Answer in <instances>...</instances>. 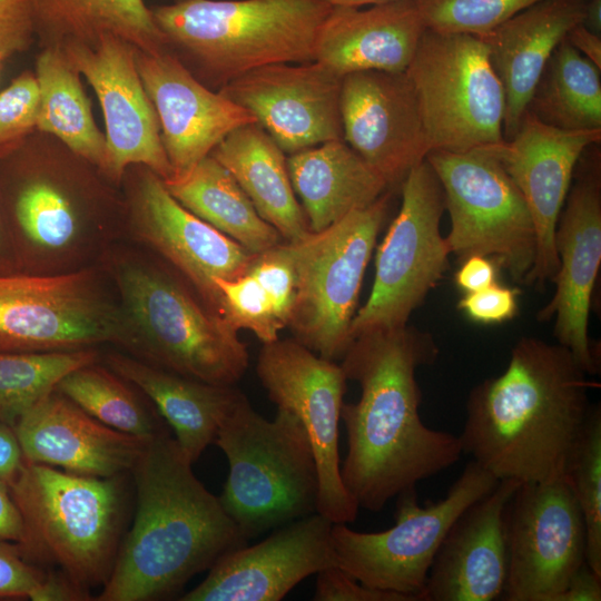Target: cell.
<instances>
[{"mask_svg": "<svg viewBox=\"0 0 601 601\" xmlns=\"http://www.w3.org/2000/svg\"><path fill=\"white\" fill-rule=\"evenodd\" d=\"M114 276L121 297L127 346L142 361L217 385H236L249 354L238 331L185 279L142 262L122 260Z\"/></svg>", "mask_w": 601, "mask_h": 601, "instance_id": "cell-5", "label": "cell"}, {"mask_svg": "<svg viewBox=\"0 0 601 601\" xmlns=\"http://www.w3.org/2000/svg\"><path fill=\"white\" fill-rule=\"evenodd\" d=\"M333 522L314 512L263 541L220 558L181 601H278L312 574L336 565Z\"/></svg>", "mask_w": 601, "mask_h": 601, "instance_id": "cell-21", "label": "cell"}, {"mask_svg": "<svg viewBox=\"0 0 601 601\" xmlns=\"http://www.w3.org/2000/svg\"><path fill=\"white\" fill-rule=\"evenodd\" d=\"M425 28L416 0L364 9L334 6L316 38L314 61L341 77L367 70L403 72Z\"/></svg>", "mask_w": 601, "mask_h": 601, "instance_id": "cell-26", "label": "cell"}, {"mask_svg": "<svg viewBox=\"0 0 601 601\" xmlns=\"http://www.w3.org/2000/svg\"><path fill=\"white\" fill-rule=\"evenodd\" d=\"M168 1H169L168 3H177V2L188 1V0H168Z\"/></svg>", "mask_w": 601, "mask_h": 601, "instance_id": "cell-55", "label": "cell"}, {"mask_svg": "<svg viewBox=\"0 0 601 601\" xmlns=\"http://www.w3.org/2000/svg\"><path fill=\"white\" fill-rule=\"evenodd\" d=\"M0 200L21 272L37 273L48 255L67 253L81 238L69 197L33 175L18 149L0 159Z\"/></svg>", "mask_w": 601, "mask_h": 601, "instance_id": "cell-28", "label": "cell"}, {"mask_svg": "<svg viewBox=\"0 0 601 601\" xmlns=\"http://www.w3.org/2000/svg\"><path fill=\"white\" fill-rule=\"evenodd\" d=\"M257 376L277 407L294 413L311 442L318 474L316 512L333 523L355 521L358 505L341 476V411L347 378L341 365L294 338L263 345Z\"/></svg>", "mask_w": 601, "mask_h": 601, "instance_id": "cell-14", "label": "cell"}, {"mask_svg": "<svg viewBox=\"0 0 601 601\" xmlns=\"http://www.w3.org/2000/svg\"><path fill=\"white\" fill-rule=\"evenodd\" d=\"M565 39L583 57L601 69V36L590 31L581 23L574 27Z\"/></svg>", "mask_w": 601, "mask_h": 601, "instance_id": "cell-51", "label": "cell"}, {"mask_svg": "<svg viewBox=\"0 0 601 601\" xmlns=\"http://www.w3.org/2000/svg\"><path fill=\"white\" fill-rule=\"evenodd\" d=\"M136 62L158 116L170 179L188 174L234 129L257 122L249 111L198 80L169 49L136 50Z\"/></svg>", "mask_w": 601, "mask_h": 601, "instance_id": "cell-23", "label": "cell"}, {"mask_svg": "<svg viewBox=\"0 0 601 601\" xmlns=\"http://www.w3.org/2000/svg\"><path fill=\"white\" fill-rule=\"evenodd\" d=\"M19 270V265L7 228L0 200V273H11Z\"/></svg>", "mask_w": 601, "mask_h": 601, "instance_id": "cell-52", "label": "cell"}, {"mask_svg": "<svg viewBox=\"0 0 601 601\" xmlns=\"http://www.w3.org/2000/svg\"><path fill=\"white\" fill-rule=\"evenodd\" d=\"M287 168L313 233L370 206L390 188L344 139L290 154Z\"/></svg>", "mask_w": 601, "mask_h": 601, "instance_id": "cell-30", "label": "cell"}, {"mask_svg": "<svg viewBox=\"0 0 601 601\" xmlns=\"http://www.w3.org/2000/svg\"><path fill=\"white\" fill-rule=\"evenodd\" d=\"M127 341L121 308L91 272L0 273V351H73Z\"/></svg>", "mask_w": 601, "mask_h": 601, "instance_id": "cell-13", "label": "cell"}, {"mask_svg": "<svg viewBox=\"0 0 601 601\" xmlns=\"http://www.w3.org/2000/svg\"><path fill=\"white\" fill-rule=\"evenodd\" d=\"M164 184L181 206L254 255L284 240L259 216L233 175L211 155L185 176Z\"/></svg>", "mask_w": 601, "mask_h": 601, "instance_id": "cell-33", "label": "cell"}, {"mask_svg": "<svg viewBox=\"0 0 601 601\" xmlns=\"http://www.w3.org/2000/svg\"><path fill=\"white\" fill-rule=\"evenodd\" d=\"M388 196L292 243L297 292L287 327L294 339L323 358H342L352 343L349 328Z\"/></svg>", "mask_w": 601, "mask_h": 601, "instance_id": "cell-9", "label": "cell"}, {"mask_svg": "<svg viewBox=\"0 0 601 601\" xmlns=\"http://www.w3.org/2000/svg\"><path fill=\"white\" fill-rule=\"evenodd\" d=\"M520 484L500 480L461 513L435 555L420 601L502 598L508 575L505 513Z\"/></svg>", "mask_w": 601, "mask_h": 601, "instance_id": "cell-24", "label": "cell"}, {"mask_svg": "<svg viewBox=\"0 0 601 601\" xmlns=\"http://www.w3.org/2000/svg\"><path fill=\"white\" fill-rule=\"evenodd\" d=\"M585 1L541 0L477 36L504 90V139L515 134L553 50L582 23Z\"/></svg>", "mask_w": 601, "mask_h": 601, "instance_id": "cell-27", "label": "cell"}, {"mask_svg": "<svg viewBox=\"0 0 601 601\" xmlns=\"http://www.w3.org/2000/svg\"><path fill=\"white\" fill-rule=\"evenodd\" d=\"M339 105L344 141L390 187L401 185L431 151L416 95L405 71L345 75Z\"/></svg>", "mask_w": 601, "mask_h": 601, "instance_id": "cell-20", "label": "cell"}, {"mask_svg": "<svg viewBox=\"0 0 601 601\" xmlns=\"http://www.w3.org/2000/svg\"><path fill=\"white\" fill-rule=\"evenodd\" d=\"M37 129L58 137L71 151L102 170L106 137L92 117L80 73L62 48L45 47L36 61Z\"/></svg>", "mask_w": 601, "mask_h": 601, "instance_id": "cell-34", "label": "cell"}, {"mask_svg": "<svg viewBox=\"0 0 601 601\" xmlns=\"http://www.w3.org/2000/svg\"><path fill=\"white\" fill-rule=\"evenodd\" d=\"M405 72L431 151L463 152L504 140V90L480 37L425 28Z\"/></svg>", "mask_w": 601, "mask_h": 601, "instance_id": "cell-8", "label": "cell"}, {"mask_svg": "<svg viewBox=\"0 0 601 601\" xmlns=\"http://www.w3.org/2000/svg\"><path fill=\"white\" fill-rule=\"evenodd\" d=\"M518 288L499 282L477 292L464 294L457 303L471 321L480 324H500L512 319L519 309Z\"/></svg>", "mask_w": 601, "mask_h": 601, "instance_id": "cell-43", "label": "cell"}, {"mask_svg": "<svg viewBox=\"0 0 601 601\" xmlns=\"http://www.w3.org/2000/svg\"><path fill=\"white\" fill-rule=\"evenodd\" d=\"M65 55L96 92L106 125L102 171L120 180L130 165H141L164 181L173 177L155 107L140 79L136 48L115 36L95 43H63Z\"/></svg>", "mask_w": 601, "mask_h": 601, "instance_id": "cell-16", "label": "cell"}, {"mask_svg": "<svg viewBox=\"0 0 601 601\" xmlns=\"http://www.w3.org/2000/svg\"><path fill=\"white\" fill-rule=\"evenodd\" d=\"M56 390L99 422L122 433L150 440L166 430L121 376L96 362L69 372Z\"/></svg>", "mask_w": 601, "mask_h": 601, "instance_id": "cell-36", "label": "cell"}, {"mask_svg": "<svg viewBox=\"0 0 601 601\" xmlns=\"http://www.w3.org/2000/svg\"><path fill=\"white\" fill-rule=\"evenodd\" d=\"M342 79L317 61L274 63L253 69L217 91L249 111L290 155L343 139Z\"/></svg>", "mask_w": 601, "mask_h": 601, "instance_id": "cell-18", "label": "cell"}, {"mask_svg": "<svg viewBox=\"0 0 601 601\" xmlns=\"http://www.w3.org/2000/svg\"><path fill=\"white\" fill-rule=\"evenodd\" d=\"M502 600L554 601L585 563L584 520L566 476L521 483L505 513Z\"/></svg>", "mask_w": 601, "mask_h": 601, "instance_id": "cell-15", "label": "cell"}, {"mask_svg": "<svg viewBox=\"0 0 601 601\" xmlns=\"http://www.w3.org/2000/svg\"><path fill=\"white\" fill-rule=\"evenodd\" d=\"M93 348L56 352L0 351V421L14 427L69 372L95 363Z\"/></svg>", "mask_w": 601, "mask_h": 601, "instance_id": "cell-37", "label": "cell"}, {"mask_svg": "<svg viewBox=\"0 0 601 601\" xmlns=\"http://www.w3.org/2000/svg\"><path fill=\"white\" fill-rule=\"evenodd\" d=\"M191 465L167 428L147 441L131 470L134 522L97 600L170 599L193 577L247 544Z\"/></svg>", "mask_w": 601, "mask_h": 601, "instance_id": "cell-3", "label": "cell"}, {"mask_svg": "<svg viewBox=\"0 0 601 601\" xmlns=\"http://www.w3.org/2000/svg\"><path fill=\"white\" fill-rule=\"evenodd\" d=\"M333 8L322 0H188L150 9L168 49L217 91L259 67L314 61Z\"/></svg>", "mask_w": 601, "mask_h": 601, "instance_id": "cell-4", "label": "cell"}, {"mask_svg": "<svg viewBox=\"0 0 601 601\" xmlns=\"http://www.w3.org/2000/svg\"><path fill=\"white\" fill-rule=\"evenodd\" d=\"M106 361L154 403L193 464L214 442L220 422L243 394L235 385L189 378L122 354H109Z\"/></svg>", "mask_w": 601, "mask_h": 601, "instance_id": "cell-29", "label": "cell"}, {"mask_svg": "<svg viewBox=\"0 0 601 601\" xmlns=\"http://www.w3.org/2000/svg\"><path fill=\"white\" fill-rule=\"evenodd\" d=\"M3 60H4V59L0 56V65H1V62H2Z\"/></svg>", "mask_w": 601, "mask_h": 601, "instance_id": "cell-56", "label": "cell"}, {"mask_svg": "<svg viewBox=\"0 0 601 601\" xmlns=\"http://www.w3.org/2000/svg\"><path fill=\"white\" fill-rule=\"evenodd\" d=\"M214 443L228 462L219 501L247 541L316 512V462L294 413L277 407L275 418L266 420L243 393Z\"/></svg>", "mask_w": 601, "mask_h": 601, "instance_id": "cell-6", "label": "cell"}, {"mask_svg": "<svg viewBox=\"0 0 601 601\" xmlns=\"http://www.w3.org/2000/svg\"><path fill=\"white\" fill-rule=\"evenodd\" d=\"M454 283L463 293H473L497 283L499 265L490 257L472 255L460 262Z\"/></svg>", "mask_w": 601, "mask_h": 601, "instance_id": "cell-46", "label": "cell"}, {"mask_svg": "<svg viewBox=\"0 0 601 601\" xmlns=\"http://www.w3.org/2000/svg\"><path fill=\"white\" fill-rule=\"evenodd\" d=\"M26 541L27 530L22 514L10 486L0 480V542H14L22 546Z\"/></svg>", "mask_w": 601, "mask_h": 601, "instance_id": "cell-47", "label": "cell"}, {"mask_svg": "<svg viewBox=\"0 0 601 601\" xmlns=\"http://www.w3.org/2000/svg\"><path fill=\"white\" fill-rule=\"evenodd\" d=\"M442 185L451 228L445 238L459 262L492 258L511 278L526 284L536 256V237L526 203L489 148L426 156Z\"/></svg>", "mask_w": 601, "mask_h": 601, "instance_id": "cell-11", "label": "cell"}, {"mask_svg": "<svg viewBox=\"0 0 601 601\" xmlns=\"http://www.w3.org/2000/svg\"><path fill=\"white\" fill-rule=\"evenodd\" d=\"M601 140V129L565 130L525 110L515 134L489 148L523 196L536 237V256L526 285L553 282L559 258L555 228L577 165Z\"/></svg>", "mask_w": 601, "mask_h": 601, "instance_id": "cell-17", "label": "cell"}, {"mask_svg": "<svg viewBox=\"0 0 601 601\" xmlns=\"http://www.w3.org/2000/svg\"><path fill=\"white\" fill-rule=\"evenodd\" d=\"M121 475L99 477L26 462L10 485L22 514L27 559L52 560L89 591L108 580L119 549Z\"/></svg>", "mask_w": 601, "mask_h": 601, "instance_id": "cell-7", "label": "cell"}, {"mask_svg": "<svg viewBox=\"0 0 601 601\" xmlns=\"http://www.w3.org/2000/svg\"><path fill=\"white\" fill-rule=\"evenodd\" d=\"M89 591L75 583L63 571L47 573L41 585L32 594V601L90 600Z\"/></svg>", "mask_w": 601, "mask_h": 601, "instance_id": "cell-48", "label": "cell"}, {"mask_svg": "<svg viewBox=\"0 0 601 601\" xmlns=\"http://www.w3.org/2000/svg\"><path fill=\"white\" fill-rule=\"evenodd\" d=\"M564 201L555 228L559 269L555 293L538 313V319L554 317V336L585 372L599 371L589 338L591 297L601 264V174L597 158L584 160Z\"/></svg>", "mask_w": 601, "mask_h": 601, "instance_id": "cell-19", "label": "cell"}, {"mask_svg": "<svg viewBox=\"0 0 601 601\" xmlns=\"http://www.w3.org/2000/svg\"><path fill=\"white\" fill-rule=\"evenodd\" d=\"M437 355L433 337L408 324L363 333L343 355L344 374L361 396L342 406L348 449L341 476L358 508L383 510L463 454L457 435L426 426L420 415L415 373Z\"/></svg>", "mask_w": 601, "mask_h": 601, "instance_id": "cell-1", "label": "cell"}, {"mask_svg": "<svg viewBox=\"0 0 601 601\" xmlns=\"http://www.w3.org/2000/svg\"><path fill=\"white\" fill-rule=\"evenodd\" d=\"M499 479L469 462L446 496L420 505L415 487L397 497L395 524L381 532H358L334 523L336 565L362 584L420 601L435 555L455 520L491 492Z\"/></svg>", "mask_w": 601, "mask_h": 601, "instance_id": "cell-10", "label": "cell"}, {"mask_svg": "<svg viewBox=\"0 0 601 601\" xmlns=\"http://www.w3.org/2000/svg\"><path fill=\"white\" fill-rule=\"evenodd\" d=\"M588 375L566 347L522 337L505 371L470 392L463 453L499 480L566 476L592 411Z\"/></svg>", "mask_w": 601, "mask_h": 601, "instance_id": "cell-2", "label": "cell"}, {"mask_svg": "<svg viewBox=\"0 0 601 601\" xmlns=\"http://www.w3.org/2000/svg\"><path fill=\"white\" fill-rule=\"evenodd\" d=\"M24 464L26 460L13 427L0 421V480L10 486Z\"/></svg>", "mask_w": 601, "mask_h": 601, "instance_id": "cell-49", "label": "cell"}, {"mask_svg": "<svg viewBox=\"0 0 601 601\" xmlns=\"http://www.w3.org/2000/svg\"><path fill=\"white\" fill-rule=\"evenodd\" d=\"M13 430L26 462L99 477L131 472L148 441L99 422L56 388Z\"/></svg>", "mask_w": 601, "mask_h": 601, "instance_id": "cell-25", "label": "cell"}, {"mask_svg": "<svg viewBox=\"0 0 601 601\" xmlns=\"http://www.w3.org/2000/svg\"><path fill=\"white\" fill-rule=\"evenodd\" d=\"M39 89L24 71L0 91V159L21 147L37 129Z\"/></svg>", "mask_w": 601, "mask_h": 601, "instance_id": "cell-41", "label": "cell"}, {"mask_svg": "<svg viewBox=\"0 0 601 601\" xmlns=\"http://www.w3.org/2000/svg\"><path fill=\"white\" fill-rule=\"evenodd\" d=\"M38 37L45 47L75 41L95 43L101 36L120 38L144 52L168 49L144 0H30Z\"/></svg>", "mask_w": 601, "mask_h": 601, "instance_id": "cell-32", "label": "cell"}, {"mask_svg": "<svg viewBox=\"0 0 601 601\" xmlns=\"http://www.w3.org/2000/svg\"><path fill=\"white\" fill-rule=\"evenodd\" d=\"M316 574L314 601H413L403 594L368 588L337 565Z\"/></svg>", "mask_w": 601, "mask_h": 601, "instance_id": "cell-44", "label": "cell"}, {"mask_svg": "<svg viewBox=\"0 0 601 601\" xmlns=\"http://www.w3.org/2000/svg\"><path fill=\"white\" fill-rule=\"evenodd\" d=\"M220 316L236 331H250L263 344L278 339L290 314L250 270L231 279L216 278Z\"/></svg>", "mask_w": 601, "mask_h": 601, "instance_id": "cell-38", "label": "cell"}, {"mask_svg": "<svg viewBox=\"0 0 601 601\" xmlns=\"http://www.w3.org/2000/svg\"><path fill=\"white\" fill-rule=\"evenodd\" d=\"M402 205L375 257L370 296L349 328L358 335L401 327L442 279L451 255L440 224L445 197L434 169L425 159L401 184Z\"/></svg>", "mask_w": 601, "mask_h": 601, "instance_id": "cell-12", "label": "cell"}, {"mask_svg": "<svg viewBox=\"0 0 601 601\" xmlns=\"http://www.w3.org/2000/svg\"><path fill=\"white\" fill-rule=\"evenodd\" d=\"M566 477L584 520L587 535L585 563L601 577L600 407H592Z\"/></svg>", "mask_w": 601, "mask_h": 601, "instance_id": "cell-39", "label": "cell"}, {"mask_svg": "<svg viewBox=\"0 0 601 601\" xmlns=\"http://www.w3.org/2000/svg\"><path fill=\"white\" fill-rule=\"evenodd\" d=\"M600 70L563 39L545 63L525 110L560 129H601Z\"/></svg>", "mask_w": 601, "mask_h": 601, "instance_id": "cell-35", "label": "cell"}, {"mask_svg": "<svg viewBox=\"0 0 601 601\" xmlns=\"http://www.w3.org/2000/svg\"><path fill=\"white\" fill-rule=\"evenodd\" d=\"M210 155L233 175L259 216L285 242L296 243L312 233L292 186L287 157L258 122L234 129Z\"/></svg>", "mask_w": 601, "mask_h": 601, "instance_id": "cell-31", "label": "cell"}, {"mask_svg": "<svg viewBox=\"0 0 601 601\" xmlns=\"http://www.w3.org/2000/svg\"><path fill=\"white\" fill-rule=\"evenodd\" d=\"M601 577L584 563L554 601H600Z\"/></svg>", "mask_w": 601, "mask_h": 601, "instance_id": "cell-50", "label": "cell"}, {"mask_svg": "<svg viewBox=\"0 0 601 601\" xmlns=\"http://www.w3.org/2000/svg\"><path fill=\"white\" fill-rule=\"evenodd\" d=\"M36 38L30 0H0V56L26 51Z\"/></svg>", "mask_w": 601, "mask_h": 601, "instance_id": "cell-45", "label": "cell"}, {"mask_svg": "<svg viewBox=\"0 0 601 601\" xmlns=\"http://www.w3.org/2000/svg\"><path fill=\"white\" fill-rule=\"evenodd\" d=\"M322 1H325L332 6H337V7L359 8V7H367V6H373V4H378V3H384V2L395 1V0H322Z\"/></svg>", "mask_w": 601, "mask_h": 601, "instance_id": "cell-54", "label": "cell"}, {"mask_svg": "<svg viewBox=\"0 0 601 601\" xmlns=\"http://www.w3.org/2000/svg\"><path fill=\"white\" fill-rule=\"evenodd\" d=\"M144 168L131 201V223L137 237L220 315L215 279L239 276L255 255L181 206L164 180Z\"/></svg>", "mask_w": 601, "mask_h": 601, "instance_id": "cell-22", "label": "cell"}, {"mask_svg": "<svg viewBox=\"0 0 601 601\" xmlns=\"http://www.w3.org/2000/svg\"><path fill=\"white\" fill-rule=\"evenodd\" d=\"M582 24L590 31L601 36V0H587Z\"/></svg>", "mask_w": 601, "mask_h": 601, "instance_id": "cell-53", "label": "cell"}, {"mask_svg": "<svg viewBox=\"0 0 601 601\" xmlns=\"http://www.w3.org/2000/svg\"><path fill=\"white\" fill-rule=\"evenodd\" d=\"M541 0H416L427 29L480 36Z\"/></svg>", "mask_w": 601, "mask_h": 601, "instance_id": "cell-40", "label": "cell"}, {"mask_svg": "<svg viewBox=\"0 0 601 601\" xmlns=\"http://www.w3.org/2000/svg\"><path fill=\"white\" fill-rule=\"evenodd\" d=\"M46 574L19 543L0 542V600L31 599Z\"/></svg>", "mask_w": 601, "mask_h": 601, "instance_id": "cell-42", "label": "cell"}]
</instances>
